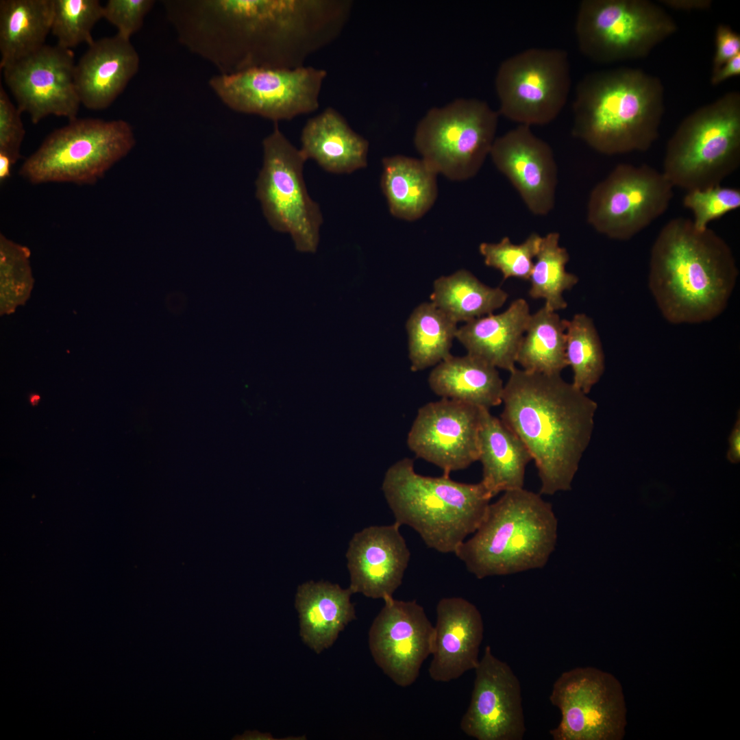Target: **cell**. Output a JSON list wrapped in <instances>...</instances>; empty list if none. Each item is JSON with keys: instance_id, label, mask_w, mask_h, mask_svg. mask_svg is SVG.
<instances>
[{"instance_id": "obj_1", "label": "cell", "mask_w": 740, "mask_h": 740, "mask_svg": "<svg viewBox=\"0 0 740 740\" xmlns=\"http://www.w3.org/2000/svg\"><path fill=\"white\" fill-rule=\"evenodd\" d=\"M510 373L500 419L534 461L540 494L571 490L591 439L597 403L560 375L517 368Z\"/></svg>"}, {"instance_id": "obj_2", "label": "cell", "mask_w": 740, "mask_h": 740, "mask_svg": "<svg viewBox=\"0 0 740 740\" xmlns=\"http://www.w3.org/2000/svg\"><path fill=\"white\" fill-rule=\"evenodd\" d=\"M739 270L728 243L713 230L676 217L661 230L651 249L648 286L671 324L711 321L727 308Z\"/></svg>"}, {"instance_id": "obj_3", "label": "cell", "mask_w": 740, "mask_h": 740, "mask_svg": "<svg viewBox=\"0 0 740 740\" xmlns=\"http://www.w3.org/2000/svg\"><path fill=\"white\" fill-rule=\"evenodd\" d=\"M664 88L656 77L621 67L585 75L576 88L573 136L596 151H645L659 136Z\"/></svg>"}, {"instance_id": "obj_4", "label": "cell", "mask_w": 740, "mask_h": 740, "mask_svg": "<svg viewBox=\"0 0 740 740\" xmlns=\"http://www.w3.org/2000/svg\"><path fill=\"white\" fill-rule=\"evenodd\" d=\"M473 536L455 555L478 579L543 567L555 550L558 521L541 494L508 491L491 503Z\"/></svg>"}, {"instance_id": "obj_5", "label": "cell", "mask_w": 740, "mask_h": 740, "mask_svg": "<svg viewBox=\"0 0 740 740\" xmlns=\"http://www.w3.org/2000/svg\"><path fill=\"white\" fill-rule=\"evenodd\" d=\"M382 491L395 522L412 528L429 548L445 554H454L474 533L493 497L481 482L420 475L408 458L388 468Z\"/></svg>"}, {"instance_id": "obj_6", "label": "cell", "mask_w": 740, "mask_h": 740, "mask_svg": "<svg viewBox=\"0 0 740 740\" xmlns=\"http://www.w3.org/2000/svg\"><path fill=\"white\" fill-rule=\"evenodd\" d=\"M740 164V93L730 91L684 118L669 140L663 174L687 192L720 185Z\"/></svg>"}, {"instance_id": "obj_7", "label": "cell", "mask_w": 740, "mask_h": 740, "mask_svg": "<svg viewBox=\"0 0 740 740\" xmlns=\"http://www.w3.org/2000/svg\"><path fill=\"white\" fill-rule=\"evenodd\" d=\"M135 145L133 129L124 120L76 118L49 134L18 173L32 184L92 185Z\"/></svg>"}, {"instance_id": "obj_8", "label": "cell", "mask_w": 740, "mask_h": 740, "mask_svg": "<svg viewBox=\"0 0 740 740\" xmlns=\"http://www.w3.org/2000/svg\"><path fill=\"white\" fill-rule=\"evenodd\" d=\"M498 116L486 101L474 98L433 107L417 125L415 146L437 174L467 180L478 173L490 153Z\"/></svg>"}, {"instance_id": "obj_9", "label": "cell", "mask_w": 740, "mask_h": 740, "mask_svg": "<svg viewBox=\"0 0 740 740\" xmlns=\"http://www.w3.org/2000/svg\"><path fill=\"white\" fill-rule=\"evenodd\" d=\"M676 31L673 18L647 0H584L575 23L580 51L602 64L644 58Z\"/></svg>"}, {"instance_id": "obj_10", "label": "cell", "mask_w": 740, "mask_h": 740, "mask_svg": "<svg viewBox=\"0 0 740 740\" xmlns=\"http://www.w3.org/2000/svg\"><path fill=\"white\" fill-rule=\"evenodd\" d=\"M263 163L256 181V195L273 229L290 234L297 250L315 252L323 217L309 196L303 176L306 158L280 130L262 140Z\"/></svg>"}, {"instance_id": "obj_11", "label": "cell", "mask_w": 740, "mask_h": 740, "mask_svg": "<svg viewBox=\"0 0 740 740\" xmlns=\"http://www.w3.org/2000/svg\"><path fill=\"white\" fill-rule=\"evenodd\" d=\"M571 77L567 53L556 48H529L500 65L495 87L498 113L527 126L553 121L565 107Z\"/></svg>"}, {"instance_id": "obj_12", "label": "cell", "mask_w": 740, "mask_h": 740, "mask_svg": "<svg viewBox=\"0 0 740 740\" xmlns=\"http://www.w3.org/2000/svg\"><path fill=\"white\" fill-rule=\"evenodd\" d=\"M674 186L647 165L619 164L591 190L588 223L611 239L628 241L665 212Z\"/></svg>"}, {"instance_id": "obj_13", "label": "cell", "mask_w": 740, "mask_h": 740, "mask_svg": "<svg viewBox=\"0 0 740 740\" xmlns=\"http://www.w3.org/2000/svg\"><path fill=\"white\" fill-rule=\"evenodd\" d=\"M327 73L312 66L255 68L231 75L217 74L208 84L233 111L274 123L315 111Z\"/></svg>"}, {"instance_id": "obj_14", "label": "cell", "mask_w": 740, "mask_h": 740, "mask_svg": "<svg viewBox=\"0 0 740 740\" xmlns=\"http://www.w3.org/2000/svg\"><path fill=\"white\" fill-rule=\"evenodd\" d=\"M550 701L561 718L550 731L554 740H621L626 726L623 688L612 674L593 667L563 672Z\"/></svg>"}, {"instance_id": "obj_15", "label": "cell", "mask_w": 740, "mask_h": 740, "mask_svg": "<svg viewBox=\"0 0 740 740\" xmlns=\"http://www.w3.org/2000/svg\"><path fill=\"white\" fill-rule=\"evenodd\" d=\"M75 64L71 49L45 45L2 70L16 106L37 124L50 115L69 121L77 118L81 101L75 83Z\"/></svg>"}, {"instance_id": "obj_16", "label": "cell", "mask_w": 740, "mask_h": 740, "mask_svg": "<svg viewBox=\"0 0 740 740\" xmlns=\"http://www.w3.org/2000/svg\"><path fill=\"white\" fill-rule=\"evenodd\" d=\"M482 409L445 398L425 404L408 432L409 449L446 476L466 469L478 460Z\"/></svg>"}, {"instance_id": "obj_17", "label": "cell", "mask_w": 740, "mask_h": 740, "mask_svg": "<svg viewBox=\"0 0 740 740\" xmlns=\"http://www.w3.org/2000/svg\"><path fill=\"white\" fill-rule=\"evenodd\" d=\"M384 605L369 631V647L376 665L394 683L406 687L415 682L432 654L434 626L415 600L393 597Z\"/></svg>"}, {"instance_id": "obj_18", "label": "cell", "mask_w": 740, "mask_h": 740, "mask_svg": "<svg viewBox=\"0 0 740 740\" xmlns=\"http://www.w3.org/2000/svg\"><path fill=\"white\" fill-rule=\"evenodd\" d=\"M469 707L460 728L478 740H521L526 732L520 682L486 645L474 669Z\"/></svg>"}, {"instance_id": "obj_19", "label": "cell", "mask_w": 740, "mask_h": 740, "mask_svg": "<svg viewBox=\"0 0 740 740\" xmlns=\"http://www.w3.org/2000/svg\"><path fill=\"white\" fill-rule=\"evenodd\" d=\"M528 210L544 216L555 206L558 169L551 147L531 127L518 125L495 139L490 153Z\"/></svg>"}, {"instance_id": "obj_20", "label": "cell", "mask_w": 740, "mask_h": 740, "mask_svg": "<svg viewBox=\"0 0 740 740\" xmlns=\"http://www.w3.org/2000/svg\"><path fill=\"white\" fill-rule=\"evenodd\" d=\"M399 527L395 521L369 526L354 534L346 553L349 588L353 593L383 600L393 597L410 558Z\"/></svg>"}, {"instance_id": "obj_21", "label": "cell", "mask_w": 740, "mask_h": 740, "mask_svg": "<svg viewBox=\"0 0 740 740\" xmlns=\"http://www.w3.org/2000/svg\"><path fill=\"white\" fill-rule=\"evenodd\" d=\"M483 636L482 617L473 603L460 597L440 600L428 669L430 678L447 682L474 669Z\"/></svg>"}, {"instance_id": "obj_22", "label": "cell", "mask_w": 740, "mask_h": 740, "mask_svg": "<svg viewBox=\"0 0 740 740\" xmlns=\"http://www.w3.org/2000/svg\"><path fill=\"white\" fill-rule=\"evenodd\" d=\"M140 58L130 39L116 34L95 40L75 66L81 104L92 110L108 108L139 70Z\"/></svg>"}, {"instance_id": "obj_23", "label": "cell", "mask_w": 740, "mask_h": 740, "mask_svg": "<svg viewBox=\"0 0 740 740\" xmlns=\"http://www.w3.org/2000/svg\"><path fill=\"white\" fill-rule=\"evenodd\" d=\"M351 589L325 581L300 584L295 597L298 613L299 636L316 654L330 648L347 625L354 620Z\"/></svg>"}, {"instance_id": "obj_24", "label": "cell", "mask_w": 740, "mask_h": 740, "mask_svg": "<svg viewBox=\"0 0 740 740\" xmlns=\"http://www.w3.org/2000/svg\"><path fill=\"white\" fill-rule=\"evenodd\" d=\"M530 315L528 302L519 298L501 313L465 323L458 328L456 338L468 354L511 372Z\"/></svg>"}, {"instance_id": "obj_25", "label": "cell", "mask_w": 740, "mask_h": 740, "mask_svg": "<svg viewBox=\"0 0 740 740\" xmlns=\"http://www.w3.org/2000/svg\"><path fill=\"white\" fill-rule=\"evenodd\" d=\"M301 151L327 171L350 173L367 164L369 143L334 108L309 119L301 135Z\"/></svg>"}, {"instance_id": "obj_26", "label": "cell", "mask_w": 740, "mask_h": 740, "mask_svg": "<svg viewBox=\"0 0 740 740\" xmlns=\"http://www.w3.org/2000/svg\"><path fill=\"white\" fill-rule=\"evenodd\" d=\"M531 460L521 439L489 410L482 408L479 430L480 482L492 497L523 488L526 467Z\"/></svg>"}, {"instance_id": "obj_27", "label": "cell", "mask_w": 740, "mask_h": 740, "mask_svg": "<svg viewBox=\"0 0 740 740\" xmlns=\"http://www.w3.org/2000/svg\"><path fill=\"white\" fill-rule=\"evenodd\" d=\"M436 395L489 410L502 403L504 384L497 368L467 354L449 356L428 378Z\"/></svg>"}, {"instance_id": "obj_28", "label": "cell", "mask_w": 740, "mask_h": 740, "mask_svg": "<svg viewBox=\"0 0 740 740\" xmlns=\"http://www.w3.org/2000/svg\"><path fill=\"white\" fill-rule=\"evenodd\" d=\"M381 188L390 212L406 221L422 217L438 194L437 173L422 159L402 155L382 159Z\"/></svg>"}, {"instance_id": "obj_29", "label": "cell", "mask_w": 740, "mask_h": 740, "mask_svg": "<svg viewBox=\"0 0 740 740\" xmlns=\"http://www.w3.org/2000/svg\"><path fill=\"white\" fill-rule=\"evenodd\" d=\"M53 10V0L0 1L1 69L46 45Z\"/></svg>"}, {"instance_id": "obj_30", "label": "cell", "mask_w": 740, "mask_h": 740, "mask_svg": "<svg viewBox=\"0 0 740 740\" xmlns=\"http://www.w3.org/2000/svg\"><path fill=\"white\" fill-rule=\"evenodd\" d=\"M508 297L500 287L489 286L462 269L434 281L430 301L458 323L493 313Z\"/></svg>"}, {"instance_id": "obj_31", "label": "cell", "mask_w": 740, "mask_h": 740, "mask_svg": "<svg viewBox=\"0 0 740 740\" xmlns=\"http://www.w3.org/2000/svg\"><path fill=\"white\" fill-rule=\"evenodd\" d=\"M567 320L545 305L531 314L516 358L523 370L547 375H560L567 366Z\"/></svg>"}, {"instance_id": "obj_32", "label": "cell", "mask_w": 740, "mask_h": 740, "mask_svg": "<svg viewBox=\"0 0 740 740\" xmlns=\"http://www.w3.org/2000/svg\"><path fill=\"white\" fill-rule=\"evenodd\" d=\"M410 369L419 371L436 366L451 355L457 323L426 301L416 306L406 322Z\"/></svg>"}, {"instance_id": "obj_33", "label": "cell", "mask_w": 740, "mask_h": 740, "mask_svg": "<svg viewBox=\"0 0 740 740\" xmlns=\"http://www.w3.org/2000/svg\"><path fill=\"white\" fill-rule=\"evenodd\" d=\"M559 239L556 232L542 236L528 280L530 297L545 299L544 305L555 312L567 307L563 293L578 282V276L566 271L569 255L560 246Z\"/></svg>"}, {"instance_id": "obj_34", "label": "cell", "mask_w": 740, "mask_h": 740, "mask_svg": "<svg viewBox=\"0 0 740 740\" xmlns=\"http://www.w3.org/2000/svg\"><path fill=\"white\" fill-rule=\"evenodd\" d=\"M565 356L573 371L572 384L587 394L605 369L602 344L593 319L584 313L567 320Z\"/></svg>"}, {"instance_id": "obj_35", "label": "cell", "mask_w": 740, "mask_h": 740, "mask_svg": "<svg viewBox=\"0 0 740 740\" xmlns=\"http://www.w3.org/2000/svg\"><path fill=\"white\" fill-rule=\"evenodd\" d=\"M51 33L60 47L71 49L80 44L88 46L95 40L92 31L103 16V5L98 0H53Z\"/></svg>"}, {"instance_id": "obj_36", "label": "cell", "mask_w": 740, "mask_h": 740, "mask_svg": "<svg viewBox=\"0 0 740 740\" xmlns=\"http://www.w3.org/2000/svg\"><path fill=\"white\" fill-rule=\"evenodd\" d=\"M30 251L0 235L1 311L9 313L28 298L33 285Z\"/></svg>"}, {"instance_id": "obj_37", "label": "cell", "mask_w": 740, "mask_h": 740, "mask_svg": "<svg viewBox=\"0 0 740 740\" xmlns=\"http://www.w3.org/2000/svg\"><path fill=\"white\" fill-rule=\"evenodd\" d=\"M542 236L532 233L520 244L505 236L498 243H482L479 251L484 264L499 270L504 280L515 278L528 280Z\"/></svg>"}, {"instance_id": "obj_38", "label": "cell", "mask_w": 740, "mask_h": 740, "mask_svg": "<svg viewBox=\"0 0 740 740\" xmlns=\"http://www.w3.org/2000/svg\"><path fill=\"white\" fill-rule=\"evenodd\" d=\"M683 205L692 212L694 227L703 230L712 221L740 207V190L717 185L687 191Z\"/></svg>"}, {"instance_id": "obj_39", "label": "cell", "mask_w": 740, "mask_h": 740, "mask_svg": "<svg viewBox=\"0 0 740 740\" xmlns=\"http://www.w3.org/2000/svg\"><path fill=\"white\" fill-rule=\"evenodd\" d=\"M155 3L154 0H108L103 5V18L116 28V34L130 39Z\"/></svg>"}, {"instance_id": "obj_40", "label": "cell", "mask_w": 740, "mask_h": 740, "mask_svg": "<svg viewBox=\"0 0 740 740\" xmlns=\"http://www.w3.org/2000/svg\"><path fill=\"white\" fill-rule=\"evenodd\" d=\"M21 112L0 86V154L15 164L21 158V147L25 136Z\"/></svg>"}, {"instance_id": "obj_41", "label": "cell", "mask_w": 740, "mask_h": 740, "mask_svg": "<svg viewBox=\"0 0 740 740\" xmlns=\"http://www.w3.org/2000/svg\"><path fill=\"white\" fill-rule=\"evenodd\" d=\"M715 43L712 71L740 54V35L729 25L719 24L715 30Z\"/></svg>"}, {"instance_id": "obj_42", "label": "cell", "mask_w": 740, "mask_h": 740, "mask_svg": "<svg viewBox=\"0 0 740 740\" xmlns=\"http://www.w3.org/2000/svg\"><path fill=\"white\" fill-rule=\"evenodd\" d=\"M740 75V54L730 59L719 69L712 71L711 83L717 86L726 79Z\"/></svg>"}, {"instance_id": "obj_43", "label": "cell", "mask_w": 740, "mask_h": 740, "mask_svg": "<svg viewBox=\"0 0 740 740\" xmlns=\"http://www.w3.org/2000/svg\"><path fill=\"white\" fill-rule=\"evenodd\" d=\"M660 3L676 10H706L712 5L711 0H661Z\"/></svg>"}, {"instance_id": "obj_44", "label": "cell", "mask_w": 740, "mask_h": 740, "mask_svg": "<svg viewBox=\"0 0 740 740\" xmlns=\"http://www.w3.org/2000/svg\"><path fill=\"white\" fill-rule=\"evenodd\" d=\"M729 447L727 458L732 463H737L740 460V417H738L728 438Z\"/></svg>"}, {"instance_id": "obj_45", "label": "cell", "mask_w": 740, "mask_h": 740, "mask_svg": "<svg viewBox=\"0 0 740 740\" xmlns=\"http://www.w3.org/2000/svg\"><path fill=\"white\" fill-rule=\"evenodd\" d=\"M12 165L13 164L9 158L0 154V182L1 183L10 177Z\"/></svg>"}, {"instance_id": "obj_46", "label": "cell", "mask_w": 740, "mask_h": 740, "mask_svg": "<svg viewBox=\"0 0 740 740\" xmlns=\"http://www.w3.org/2000/svg\"><path fill=\"white\" fill-rule=\"evenodd\" d=\"M238 739H262V740H271L274 739L269 733H261L258 731H247L243 735H240Z\"/></svg>"}, {"instance_id": "obj_47", "label": "cell", "mask_w": 740, "mask_h": 740, "mask_svg": "<svg viewBox=\"0 0 740 740\" xmlns=\"http://www.w3.org/2000/svg\"><path fill=\"white\" fill-rule=\"evenodd\" d=\"M40 399V397L37 394H32L29 395V403L32 406H36Z\"/></svg>"}]
</instances>
